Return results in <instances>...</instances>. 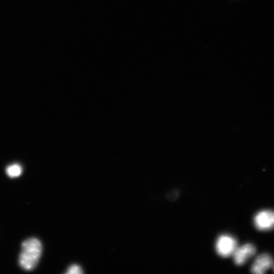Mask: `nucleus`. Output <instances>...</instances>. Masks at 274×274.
I'll list each match as a JSON object with an SVG mask.
<instances>
[{"mask_svg": "<svg viewBox=\"0 0 274 274\" xmlns=\"http://www.w3.org/2000/svg\"><path fill=\"white\" fill-rule=\"evenodd\" d=\"M254 224L259 231H269L274 229V211L266 210L259 212L254 218Z\"/></svg>", "mask_w": 274, "mask_h": 274, "instance_id": "7ed1b4c3", "label": "nucleus"}, {"mask_svg": "<svg viewBox=\"0 0 274 274\" xmlns=\"http://www.w3.org/2000/svg\"><path fill=\"white\" fill-rule=\"evenodd\" d=\"M66 273L68 274H82L83 271L79 266L73 265L69 268Z\"/></svg>", "mask_w": 274, "mask_h": 274, "instance_id": "0eeeda50", "label": "nucleus"}, {"mask_svg": "<svg viewBox=\"0 0 274 274\" xmlns=\"http://www.w3.org/2000/svg\"><path fill=\"white\" fill-rule=\"evenodd\" d=\"M215 247L216 252L220 256L228 257L234 254L238 247V242L233 236L222 235L217 239Z\"/></svg>", "mask_w": 274, "mask_h": 274, "instance_id": "f03ea898", "label": "nucleus"}, {"mask_svg": "<svg viewBox=\"0 0 274 274\" xmlns=\"http://www.w3.org/2000/svg\"><path fill=\"white\" fill-rule=\"evenodd\" d=\"M255 253L256 248L252 244H246L238 247L233 254L234 262L236 265H243L254 256Z\"/></svg>", "mask_w": 274, "mask_h": 274, "instance_id": "20e7f679", "label": "nucleus"}, {"mask_svg": "<svg viewBox=\"0 0 274 274\" xmlns=\"http://www.w3.org/2000/svg\"><path fill=\"white\" fill-rule=\"evenodd\" d=\"M22 169L18 164H14L8 166L6 170L7 175L11 178L18 177L20 176Z\"/></svg>", "mask_w": 274, "mask_h": 274, "instance_id": "423d86ee", "label": "nucleus"}, {"mask_svg": "<svg viewBox=\"0 0 274 274\" xmlns=\"http://www.w3.org/2000/svg\"><path fill=\"white\" fill-rule=\"evenodd\" d=\"M42 250V244L38 239L31 238L23 241L19 258L20 267L26 271H33L39 263Z\"/></svg>", "mask_w": 274, "mask_h": 274, "instance_id": "f257e3e1", "label": "nucleus"}, {"mask_svg": "<svg viewBox=\"0 0 274 274\" xmlns=\"http://www.w3.org/2000/svg\"><path fill=\"white\" fill-rule=\"evenodd\" d=\"M273 265L272 257L268 254L258 255L252 265V272L255 274H262L269 270Z\"/></svg>", "mask_w": 274, "mask_h": 274, "instance_id": "39448f33", "label": "nucleus"}]
</instances>
